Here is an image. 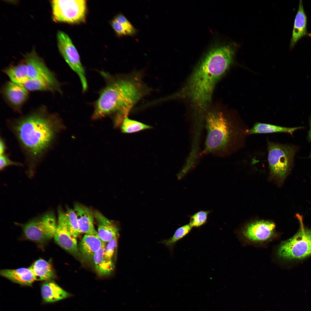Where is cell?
<instances>
[{
    "label": "cell",
    "mask_w": 311,
    "mask_h": 311,
    "mask_svg": "<svg viewBox=\"0 0 311 311\" xmlns=\"http://www.w3.org/2000/svg\"><path fill=\"white\" fill-rule=\"evenodd\" d=\"M235 50L229 45L211 50L194 69L186 83L172 97L187 99L195 117L203 118L208 111L215 87L233 62Z\"/></svg>",
    "instance_id": "1"
},
{
    "label": "cell",
    "mask_w": 311,
    "mask_h": 311,
    "mask_svg": "<svg viewBox=\"0 0 311 311\" xmlns=\"http://www.w3.org/2000/svg\"><path fill=\"white\" fill-rule=\"evenodd\" d=\"M9 126L24 153L30 171L53 147L58 134L64 128L61 118L42 106L10 122Z\"/></svg>",
    "instance_id": "2"
},
{
    "label": "cell",
    "mask_w": 311,
    "mask_h": 311,
    "mask_svg": "<svg viewBox=\"0 0 311 311\" xmlns=\"http://www.w3.org/2000/svg\"><path fill=\"white\" fill-rule=\"evenodd\" d=\"M150 91L138 73L117 78L101 91L95 103L92 118L115 113V124H121L136 103Z\"/></svg>",
    "instance_id": "3"
},
{
    "label": "cell",
    "mask_w": 311,
    "mask_h": 311,
    "mask_svg": "<svg viewBox=\"0 0 311 311\" xmlns=\"http://www.w3.org/2000/svg\"><path fill=\"white\" fill-rule=\"evenodd\" d=\"M206 131L204 153L222 157L228 152L235 135L232 122L221 111H208L204 119Z\"/></svg>",
    "instance_id": "4"
},
{
    "label": "cell",
    "mask_w": 311,
    "mask_h": 311,
    "mask_svg": "<svg viewBox=\"0 0 311 311\" xmlns=\"http://www.w3.org/2000/svg\"><path fill=\"white\" fill-rule=\"evenodd\" d=\"M296 217L299 224V229L291 238L282 242L277 251L279 256L288 260H300L311 255V228L305 227L302 215Z\"/></svg>",
    "instance_id": "5"
},
{
    "label": "cell",
    "mask_w": 311,
    "mask_h": 311,
    "mask_svg": "<svg viewBox=\"0 0 311 311\" xmlns=\"http://www.w3.org/2000/svg\"><path fill=\"white\" fill-rule=\"evenodd\" d=\"M268 160L271 174L283 180L292 167L296 148L292 145H283L269 141Z\"/></svg>",
    "instance_id": "6"
},
{
    "label": "cell",
    "mask_w": 311,
    "mask_h": 311,
    "mask_svg": "<svg viewBox=\"0 0 311 311\" xmlns=\"http://www.w3.org/2000/svg\"><path fill=\"white\" fill-rule=\"evenodd\" d=\"M52 19L56 22L79 24L86 21L85 0H55L51 2Z\"/></svg>",
    "instance_id": "7"
},
{
    "label": "cell",
    "mask_w": 311,
    "mask_h": 311,
    "mask_svg": "<svg viewBox=\"0 0 311 311\" xmlns=\"http://www.w3.org/2000/svg\"><path fill=\"white\" fill-rule=\"evenodd\" d=\"M56 227L55 216L50 212L28 222L24 225L23 228L27 239L43 243L54 237Z\"/></svg>",
    "instance_id": "8"
},
{
    "label": "cell",
    "mask_w": 311,
    "mask_h": 311,
    "mask_svg": "<svg viewBox=\"0 0 311 311\" xmlns=\"http://www.w3.org/2000/svg\"><path fill=\"white\" fill-rule=\"evenodd\" d=\"M57 39L58 46L60 54L71 68L79 76L83 91H86L88 86L87 80L77 50L70 37L65 33L58 31Z\"/></svg>",
    "instance_id": "9"
},
{
    "label": "cell",
    "mask_w": 311,
    "mask_h": 311,
    "mask_svg": "<svg viewBox=\"0 0 311 311\" xmlns=\"http://www.w3.org/2000/svg\"><path fill=\"white\" fill-rule=\"evenodd\" d=\"M25 61L29 78L48 81L61 92L60 84L54 74L48 68L43 60L34 50L25 56Z\"/></svg>",
    "instance_id": "10"
},
{
    "label": "cell",
    "mask_w": 311,
    "mask_h": 311,
    "mask_svg": "<svg viewBox=\"0 0 311 311\" xmlns=\"http://www.w3.org/2000/svg\"><path fill=\"white\" fill-rule=\"evenodd\" d=\"M64 211L58 210V221L54 238L55 242L62 248L74 255L79 254L77 238L69 231L63 216Z\"/></svg>",
    "instance_id": "11"
},
{
    "label": "cell",
    "mask_w": 311,
    "mask_h": 311,
    "mask_svg": "<svg viewBox=\"0 0 311 311\" xmlns=\"http://www.w3.org/2000/svg\"><path fill=\"white\" fill-rule=\"evenodd\" d=\"M275 228L274 224L271 222L259 221L247 225L245 228L243 233L246 238L251 241L262 242L272 237Z\"/></svg>",
    "instance_id": "12"
},
{
    "label": "cell",
    "mask_w": 311,
    "mask_h": 311,
    "mask_svg": "<svg viewBox=\"0 0 311 311\" xmlns=\"http://www.w3.org/2000/svg\"><path fill=\"white\" fill-rule=\"evenodd\" d=\"M3 93L7 102L18 111H19L29 95L28 90L23 85L11 81L5 85Z\"/></svg>",
    "instance_id": "13"
},
{
    "label": "cell",
    "mask_w": 311,
    "mask_h": 311,
    "mask_svg": "<svg viewBox=\"0 0 311 311\" xmlns=\"http://www.w3.org/2000/svg\"><path fill=\"white\" fill-rule=\"evenodd\" d=\"M73 210L80 232L85 234L98 236V232L94 225V212L90 208L78 203L74 204Z\"/></svg>",
    "instance_id": "14"
},
{
    "label": "cell",
    "mask_w": 311,
    "mask_h": 311,
    "mask_svg": "<svg viewBox=\"0 0 311 311\" xmlns=\"http://www.w3.org/2000/svg\"><path fill=\"white\" fill-rule=\"evenodd\" d=\"M94 214L98 226V236L103 242H108L118 235V229L112 221L98 211H94Z\"/></svg>",
    "instance_id": "15"
},
{
    "label": "cell",
    "mask_w": 311,
    "mask_h": 311,
    "mask_svg": "<svg viewBox=\"0 0 311 311\" xmlns=\"http://www.w3.org/2000/svg\"><path fill=\"white\" fill-rule=\"evenodd\" d=\"M41 293L43 301L54 302L72 296L52 280H46L42 285Z\"/></svg>",
    "instance_id": "16"
},
{
    "label": "cell",
    "mask_w": 311,
    "mask_h": 311,
    "mask_svg": "<svg viewBox=\"0 0 311 311\" xmlns=\"http://www.w3.org/2000/svg\"><path fill=\"white\" fill-rule=\"evenodd\" d=\"M307 18L301 0L299 2L298 10L295 18L292 34L290 45V49L293 48L298 41L302 37L311 35L307 30Z\"/></svg>",
    "instance_id": "17"
},
{
    "label": "cell",
    "mask_w": 311,
    "mask_h": 311,
    "mask_svg": "<svg viewBox=\"0 0 311 311\" xmlns=\"http://www.w3.org/2000/svg\"><path fill=\"white\" fill-rule=\"evenodd\" d=\"M0 274L13 282L23 285L31 286L35 280L29 268L2 270L0 271Z\"/></svg>",
    "instance_id": "18"
},
{
    "label": "cell",
    "mask_w": 311,
    "mask_h": 311,
    "mask_svg": "<svg viewBox=\"0 0 311 311\" xmlns=\"http://www.w3.org/2000/svg\"><path fill=\"white\" fill-rule=\"evenodd\" d=\"M104 243L98 236L85 234L79 244L78 249L84 257L92 260Z\"/></svg>",
    "instance_id": "19"
},
{
    "label": "cell",
    "mask_w": 311,
    "mask_h": 311,
    "mask_svg": "<svg viewBox=\"0 0 311 311\" xmlns=\"http://www.w3.org/2000/svg\"><path fill=\"white\" fill-rule=\"evenodd\" d=\"M35 280H52L55 277L54 269L51 263L40 258L35 261L29 267Z\"/></svg>",
    "instance_id": "20"
},
{
    "label": "cell",
    "mask_w": 311,
    "mask_h": 311,
    "mask_svg": "<svg viewBox=\"0 0 311 311\" xmlns=\"http://www.w3.org/2000/svg\"><path fill=\"white\" fill-rule=\"evenodd\" d=\"M106 244L104 242L102 247L94 254L93 258L96 270L101 276L110 275L114 268V263L112 259L105 254Z\"/></svg>",
    "instance_id": "21"
},
{
    "label": "cell",
    "mask_w": 311,
    "mask_h": 311,
    "mask_svg": "<svg viewBox=\"0 0 311 311\" xmlns=\"http://www.w3.org/2000/svg\"><path fill=\"white\" fill-rule=\"evenodd\" d=\"M304 128L303 127L287 128L270 124L257 123L251 128L248 130L247 132L249 134L283 132L288 133L292 135L295 131Z\"/></svg>",
    "instance_id": "22"
},
{
    "label": "cell",
    "mask_w": 311,
    "mask_h": 311,
    "mask_svg": "<svg viewBox=\"0 0 311 311\" xmlns=\"http://www.w3.org/2000/svg\"><path fill=\"white\" fill-rule=\"evenodd\" d=\"M11 81L22 85L29 79L25 62L11 66L4 71Z\"/></svg>",
    "instance_id": "23"
},
{
    "label": "cell",
    "mask_w": 311,
    "mask_h": 311,
    "mask_svg": "<svg viewBox=\"0 0 311 311\" xmlns=\"http://www.w3.org/2000/svg\"><path fill=\"white\" fill-rule=\"evenodd\" d=\"M22 85L28 90L48 91L60 92L56 88L49 82L40 79L29 78Z\"/></svg>",
    "instance_id": "24"
},
{
    "label": "cell",
    "mask_w": 311,
    "mask_h": 311,
    "mask_svg": "<svg viewBox=\"0 0 311 311\" xmlns=\"http://www.w3.org/2000/svg\"><path fill=\"white\" fill-rule=\"evenodd\" d=\"M63 216L69 231L74 238H77L81 232L79 229L76 217L73 210L67 207L66 211L64 212Z\"/></svg>",
    "instance_id": "25"
},
{
    "label": "cell",
    "mask_w": 311,
    "mask_h": 311,
    "mask_svg": "<svg viewBox=\"0 0 311 311\" xmlns=\"http://www.w3.org/2000/svg\"><path fill=\"white\" fill-rule=\"evenodd\" d=\"M121 124V131L125 133H134L152 128L150 126L130 119L127 117L124 119Z\"/></svg>",
    "instance_id": "26"
},
{
    "label": "cell",
    "mask_w": 311,
    "mask_h": 311,
    "mask_svg": "<svg viewBox=\"0 0 311 311\" xmlns=\"http://www.w3.org/2000/svg\"><path fill=\"white\" fill-rule=\"evenodd\" d=\"M192 228V227L189 223L181 226L177 230L172 237L168 239L163 240L160 242L170 249L172 248L177 241L190 232Z\"/></svg>",
    "instance_id": "27"
},
{
    "label": "cell",
    "mask_w": 311,
    "mask_h": 311,
    "mask_svg": "<svg viewBox=\"0 0 311 311\" xmlns=\"http://www.w3.org/2000/svg\"><path fill=\"white\" fill-rule=\"evenodd\" d=\"M209 211H201L191 216L189 224L193 227H198L205 224L206 222L208 215Z\"/></svg>",
    "instance_id": "28"
},
{
    "label": "cell",
    "mask_w": 311,
    "mask_h": 311,
    "mask_svg": "<svg viewBox=\"0 0 311 311\" xmlns=\"http://www.w3.org/2000/svg\"><path fill=\"white\" fill-rule=\"evenodd\" d=\"M118 235L115 236L106 244L105 249V254L109 258L112 259L115 252L117 245Z\"/></svg>",
    "instance_id": "29"
},
{
    "label": "cell",
    "mask_w": 311,
    "mask_h": 311,
    "mask_svg": "<svg viewBox=\"0 0 311 311\" xmlns=\"http://www.w3.org/2000/svg\"><path fill=\"white\" fill-rule=\"evenodd\" d=\"M114 18L126 28L130 33L131 36H134L136 34L137 32L136 29L122 14H118Z\"/></svg>",
    "instance_id": "30"
},
{
    "label": "cell",
    "mask_w": 311,
    "mask_h": 311,
    "mask_svg": "<svg viewBox=\"0 0 311 311\" xmlns=\"http://www.w3.org/2000/svg\"><path fill=\"white\" fill-rule=\"evenodd\" d=\"M111 26L117 34L120 36H130V34L125 27L118 22L115 18L111 22Z\"/></svg>",
    "instance_id": "31"
},
{
    "label": "cell",
    "mask_w": 311,
    "mask_h": 311,
    "mask_svg": "<svg viewBox=\"0 0 311 311\" xmlns=\"http://www.w3.org/2000/svg\"><path fill=\"white\" fill-rule=\"evenodd\" d=\"M23 164L11 160L6 155L3 154L0 156V169L1 170L5 168L10 166H21Z\"/></svg>",
    "instance_id": "32"
},
{
    "label": "cell",
    "mask_w": 311,
    "mask_h": 311,
    "mask_svg": "<svg viewBox=\"0 0 311 311\" xmlns=\"http://www.w3.org/2000/svg\"><path fill=\"white\" fill-rule=\"evenodd\" d=\"M6 145L4 141L1 138L0 141V155L4 154L6 150Z\"/></svg>",
    "instance_id": "33"
},
{
    "label": "cell",
    "mask_w": 311,
    "mask_h": 311,
    "mask_svg": "<svg viewBox=\"0 0 311 311\" xmlns=\"http://www.w3.org/2000/svg\"><path fill=\"white\" fill-rule=\"evenodd\" d=\"M310 128L309 131L308 132V138L309 141L311 142V117L310 119ZM308 158H311V151L310 155V156L308 157Z\"/></svg>",
    "instance_id": "34"
}]
</instances>
